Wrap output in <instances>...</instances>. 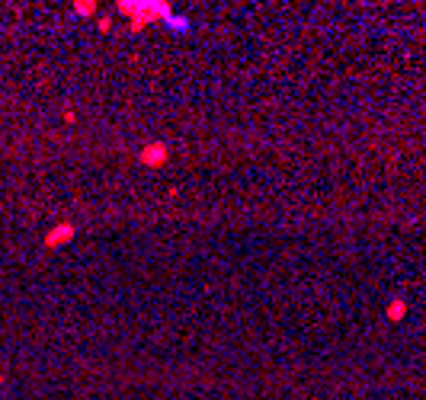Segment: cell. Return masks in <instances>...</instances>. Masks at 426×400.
<instances>
[{"label": "cell", "mask_w": 426, "mask_h": 400, "mask_svg": "<svg viewBox=\"0 0 426 400\" xmlns=\"http://www.w3.org/2000/svg\"><path fill=\"white\" fill-rule=\"evenodd\" d=\"M404 314H407V301L397 295V298H391V304H388V311H385V317L391 323H401L404 320Z\"/></svg>", "instance_id": "cell-4"}, {"label": "cell", "mask_w": 426, "mask_h": 400, "mask_svg": "<svg viewBox=\"0 0 426 400\" xmlns=\"http://www.w3.org/2000/svg\"><path fill=\"white\" fill-rule=\"evenodd\" d=\"M74 224L71 221H61V224H54L52 231H45V237H42V246H45V250H58V246H64L68 243L71 237H74Z\"/></svg>", "instance_id": "cell-3"}, {"label": "cell", "mask_w": 426, "mask_h": 400, "mask_svg": "<svg viewBox=\"0 0 426 400\" xmlns=\"http://www.w3.org/2000/svg\"><path fill=\"white\" fill-rule=\"evenodd\" d=\"M119 13L122 16H128L132 19V29L138 32V29H144L147 23H157V19H163L167 26H173V29H189V23L183 19V16H173V10H170V3H119Z\"/></svg>", "instance_id": "cell-1"}, {"label": "cell", "mask_w": 426, "mask_h": 400, "mask_svg": "<svg viewBox=\"0 0 426 400\" xmlns=\"http://www.w3.org/2000/svg\"><path fill=\"white\" fill-rule=\"evenodd\" d=\"M61 119H64V122L71 125V122H74V119H77V116H74V112H71V109H64V112H61Z\"/></svg>", "instance_id": "cell-6"}, {"label": "cell", "mask_w": 426, "mask_h": 400, "mask_svg": "<svg viewBox=\"0 0 426 400\" xmlns=\"http://www.w3.org/2000/svg\"><path fill=\"white\" fill-rule=\"evenodd\" d=\"M74 10H77L80 16H90V13L96 10V3H74Z\"/></svg>", "instance_id": "cell-5"}, {"label": "cell", "mask_w": 426, "mask_h": 400, "mask_svg": "<svg viewBox=\"0 0 426 400\" xmlns=\"http://www.w3.org/2000/svg\"><path fill=\"white\" fill-rule=\"evenodd\" d=\"M138 160L144 163V167H151V170L163 167V163L170 160V144H167V141H147V144L138 151Z\"/></svg>", "instance_id": "cell-2"}, {"label": "cell", "mask_w": 426, "mask_h": 400, "mask_svg": "<svg viewBox=\"0 0 426 400\" xmlns=\"http://www.w3.org/2000/svg\"><path fill=\"white\" fill-rule=\"evenodd\" d=\"M3 381H7V375H3V371H0V387H3Z\"/></svg>", "instance_id": "cell-7"}]
</instances>
